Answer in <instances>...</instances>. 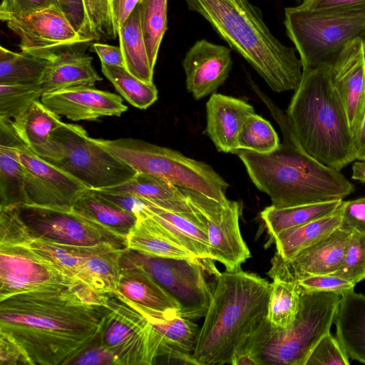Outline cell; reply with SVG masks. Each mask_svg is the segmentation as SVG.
Segmentation results:
<instances>
[{"label":"cell","instance_id":"5","mask_svg":"<svg viewBox=\"0 0 365 365\" xmlns=\"http://www.w3.org/2000/svg\"><path fill=\"white\" fill-rule=\"evenodd\" d=\"M330 68L303 70L285 113L304 150L321 163L341 171L356 160V149L344 104L331 83Z\"/></svg>","mask_w":365,"mask_h":365},{"label":"cell","instance_id":"52","mask_svg":"<svg viewBox=\"0 0 365 365\" xmlns=\"http://www.w3.org/2000/svg\"><path fill=\"white\" fill-rule=\"evenodd\" d=\"M101 196L120 207L137 215L145 207V200L130 194L108 190H95Z\"/></svg>","mask_w":365,"mask_h":365},{"label":"cell","instance_id":"49","mask_svg":"<svg viewBox=\"0 0 365 365\" xmlns=\"http://www.w3.org/2000/svg\"><path fill=\"white\" fill-rule=\"evenodd\" d=\"M53 5H58V1L1 0L0 4V19L6 22L12 18L27 16Z\"/></svg>","mask_w":365,"mask_h":365},{"label":"cell","instance_id":"30","mask_svg":"<svg viewBox=\"0 0 365 365\" xmlns=\"http://www.w3.org/2000/svg\"><path fill=\"white\" fill-rule=\"evenodd\" d=\"M341 222L336 210L332 215L285 230L272 240L276 247L275 255L284 260L290 259L339 228Z\"/></svg>","mask_w":365,"mask_h":365},{"label":"cell","instance_id":"44","mask_svg":"<svg viewBox=\"0 0 365 365\" xmlns=\"http://www.w3.org/2000/svg\"><path fill=\"white\" fill-rule=\"evenodd\" d=\"M349 357L330 331L325 334L310 353L305 365H349Z\"/></svg>","mask_w":365,"mask_h":365},{"label":"cell","instance_id":"24","mask_svg":"<svg viewBox=\"0 0 365 365\" xmlns=\"http://www.w3.org/2000/svg\"><path fill=\"white\" fill-rule=\"evenodd\" d=\"M11 119L0 117V208L28 204L26 174L13 140Z\"/></svg>","mask_w":365,"mask_h":365},{"label":"cell","instance_id":"48","mask_svg":"<svg viewBox=\"0 0 365 365\" xmlns=\"http://www.w3.org/2000/svg\"><path fill=\"white\" fill-rule=\"evenodd\" d=\"M337 212L341 216L340 227L365 234V197L342 200Z\"/></svg>","mask_w":365,"mask_h":365},{"label":"cell","instance_id":"3","mask_svg":"<svg viewBox=\"0 0 365 365\" xmlns=\"http://www.w3.org/2000/svg\"><path fill=\"white\" fill-rule=\"evenodd\" d=\"M192 355L196 364H230L267 319L271 283L241 268L215 277Z\"/></svg>","mask_w":365,"mask_h":365},{"label":"cell","instance_id":"18","mask_svg":"<svg viewBox=\"0 0 365 365\" xmlns=\"http://www.w3.org/2000/svg\"><path fill=\"white\" fill-rule=\"evenodd\" d=\"M330 77L346 110L354 138L365 113V50L356 38L342 48L330 68Z\"/></svg>","mask_w":365,"mask_h":365},{"label":"cell","instance_id":"4","mask_svg":"<svg viewBox=\"0 0 365 365\" xmlns=\"http://www.w3.org/2000/svg\"><path fill=\"white\" fill-rule=\"evenodd\" d=\"M274 92L295 91L303 73L296 49L277 38L249 0H185Z\"/></svg>","mask_w":365,"mask_h":365},{"label":"cell","instance_id":"45","mask_svg":"<svg viewBox=\"0 0 365 365\" xmlns=\"http://www.w3.org/2000/svg\"><path fill=\"white\" fill-rule=\"evenodd\" d=\"M31 240L16 208H0V245H27Z\"/></svg>","mask_w":365,"mask_h":365},{"label":"cell","instance_id":"31","mask_svg":"<svg viewBox=\"0 0 365 365\" xmlns=\"http://www.w3.org/2000/svg\"><path fill=\"white\" fill-rule=\"evenodd\" d=\"M125 68L133 76L147 83H153L151 68L140 24L138 4L118 31Z\"/></svg>","mask_w":365,"mask_h":365},{"label":"cell","instance_id":"40","mask_svg":"<svg viewBox=\"0 0 365 365\" xmlns=\"http://www.w3.org/2000/svg\"><path fill=\"white\" fill-rule=\"evenodd\" d=\"M279 138L271 123L254 113L242 125L237 138L238 150L267 154L279 145Z\"/></svg>","mask_w":365,"mask_h":365},{"label":"cell","instance_id":"8","mask_svg":"<svg viewBox=\"0 0 365 365\" xmlns=\"http://www.w3.org/2000/svg\"><path fill=\"white\" fill-rule=\"evenodd\" d=\"M31 150L91 190L120 185L137 174L77 124L63 123L46 144Z\"/></svg>","mask_w":365,"mask_h":365},{"label":"cell","instance_id":"56","mask_svg":"<svg viewBox=\"0 0 365 365\" xmlns=\"http://www.w3.org/2000/svg\"><path fill=\"white\" fill-rule=\"evenodd\" d=\"M232 365H259L255 354L249 349H242L237 351L232 356Z\"/></svg>","mask_w":365,"mask_h":365},{"label":"cell","instance_id":"38","mask_svg":"<svg viewBox=\"0 0 365 365\" xmlns=\"http://www.w3.org/2000/svg\"><path fill=\"white\" fill-rule=\"evenodd\" d=\"M25 245L41 254L66 274L78 279L79 268L85 257L102 245L76 246L32 237L30 242Z\"/></svg>","mask_w":365,"mask_h":365},{"label":"cell","instance_id":"33","mask_svg":"<svg viewBox=\"0 0 365 365\" xmlns=\"http://www.w3.org/2000/svg\"><path fill=\"white\" fill-rule=\"evenodd\" d=\"M59 116L38 100L11 120V123L19 138L34 149L46 144L51 133L63 124Z\"/></svg>","mask_w":365,"mask_h":365},{"label":"cell","instance_id":"22","mask_svg":"<svg viewBox=\"0 0 365 365\" xmlns=\"http://www.w3.org/2000/svg\"><path fill=\"white\" fill-rule=\"evenodd\" d=\"M205 133L219 152L237 153V138L247 118L255 113L244 100L213 93L206 103Z\"/></svg>","mask_w":365,"mask_h":365},{"label":"cell","instance_id":"28","mask_svg":"<svg viewBox=\"0 0 365 365\" xmlns=\"http://www.w3.org/2000/svg\"><path fill=\"white\" fill-rule=\"evenodd\" d=\"M125 250L109 244L99 246L85 257L79 268L78 279L99 293L114 294L118 289L121 257Z\"/></svg>","mask_w":365,"mask_h":365},{"label":"cell","instance_id":"15","mask_svg":"<svg viewBox=\"0 0 365 365\" xmlns=\"http://www.w3.org/2000/svg\"><path fill=\"white\" fill-rule=\"evenodd\" d=\"M5 23L19 37L22 52L49 61L65 50L92 41L75 30L58 5Z\"/></svg>","mask_w":365,"mask_h":365},{"label":"cell","instance_id":"26","mask_svg":"<svg viewBox=\"0 0 365 365\" xmlns=\"http://www.w3.org/2000/svg\"><path fill=\"white\" fill-rule=\"evenodd\" d=\"M334 324L336 337L349 359L365 364V294H342Z\"/></svg>","mask_w":365,"mask_h":365},{"label":"cell","instance_id":"12","mask_svg":"<svg viewBox=\"0 0 365 365\" xmlns=\"http://www.w3.org/2000/svg\"><path fill=\"white\" fill-rule=\"evenodd\" d=\"M32 237L76 245L110 244L126 249V237L72 210L34 205L16 207Z\"/></svg>","mask_w":365,"mask_h":365},{"label":"cell","instance_id":"25","mask_svg":"<svg viewBox=\"0 0 365 365\" xmlns=\"http://www.w3.org/2000/svg\"><path fill=\"white\" fill-rule=\"evenodd\" d=\"M126 237L127 249L155 257L196 260L192 253L180 245L155 218L142 210Z\"/></svg>","mask_w":365,"mask_h":365},{"label":"cell","instance_id":"27","mask_svg":"<svg viewBox=\"0 0 365 365\" xmlns=\"http://www.w3.org/2000/svg\"><path fill=\"white\" fill-rule=\"evenodd\" d=\"M160 337V356L179 363L196 364L192 355L200 329L192 319L180 315L170 318L145 317Z\"/></svg>","mask_w":365,"mask_h":365},{"label":"cell","instance_id":"51","mask_svg":"<svg viewBox=\"0 0 365 365\" xmlns=\"http://www.w3.org/2000/svg\"><path fill=\"white\" fill-rule=\"evenodd\" d=\"M0 364L32 365L24 350L3 333H0Z\"/></svg>","mask_w":365,"mask_h":365},{"label":"cell","instance_id":"32","mask_svg":"<svg viewBox=\"0 0 365 365\" xmlns=\"http://www.w3.org/2000/svg\"><path fill=\"white\" fill-rule=\"evenodd\" d=\"M343 200L279 207L270 205L260 213L270 240L279 232L335 213Z\"/></svg>","mask_w":365,"mask_h":365},{"label":"cell","instance_id":"1","mask_svg":"<svg viewBox=\"0 0 365 365\" xmlns=\"http://www.w3.org/2000/svg\"><path fill=\"white\" fill-rule=\"evenodd\" d=\"M109 295L82 282L16 294L0 300V333L32 365H66L98 337Z\"/></svg>","mask_w":365,"mask_h":365},{"label":"cell","instance_id":"7","mask_svg":"<svg viewBox=\"0 0 365 365\" xmlns=\"http://www.w3.org/2000/svg\"><path fill=\"white\" fill-rule=\"evenodd\" d=\"M286 34L303 70L331 66L349 41L365 38V3L321 10L284 9Z\"/></svg>","mask_w":365,"mask_h":365},{"label":"cell","instance_id":"34","mask_svg":"<svg viewBox=\"0 0 365 365\" xmlns=\"http://www.w3.org/2000/svg\"><path fill=\"white\" fill-rule=\"evenodd\" d=\"M73 209L125 237L138 220L134 214L121 209L91 189L78 199Z\"/></svg>","mask_w":365,"mask_h":365},{"label":"cell","instance_id":"29","mask_svg":"<svg viewBox=\"0 0 365 365\" xmlns=\"http://www.w3.org/2000/svg\"><path fill=\"white\" fill-rule=\"evenodd\" d=\"M142 211L158 221L180 245L197 258L210 259L208 237L202 224L186 215L161 208L147 200Z\"/></svg>","mask_w":365,"mask_h":365},{"label":"cell","instance_id":"36","mask_svg":"<svg viewBox=\"0 0 365 365\" xmlns=\"http://www.w3.org/2000/svg\"><path fill=\"white\" fill-rule=\"evenodd\" d=\"M101 71L117 91L133 106L146 109L158 99V89L131 74L125 68L101 63Z\"/></svg>","mask_w":365,"mask_h":365},{"label":"cell","instance_id":"2","mask_svg":"<svg viewBox=\"0 0 365 365\" xmlns=\"http://www.w3.org/2000/svg\"><path fill=\"white\" fill-rule=\"evenodd\" d=\"M253 89L269 109L283 135L272 153L239 150L237 154L261 192L279 207L343 200L355 190L340 170L327 166L308 154L291 129L286 113L255 85Z\"/></svg>","mask_w":365,"mask_h":365},{"label":"cell","instance_id":"37","mask_svg":"<svg viewBox=\"0 0 365 365\" xmlns=\"http://www.w3.org/2000/svg\"><path fill=\"white\" fill-rule=\"evenodd\" d=\"M138 6L148 58L154 70L160 46L168 29V0H140Z\"/></svg>","mask_w":365,"mask_h":365},{"label":"cell","instance_id":"10","mask_svg":"<svg viewBox=\"0 0 365 365\" xmlns=\"http://www.w3.org/2000/svg\"><path fill=\"white\" fill-rule=\"evenodd\" d=\"M125 253L178 302L181 317L194 319L205 316L214 288L208 284L205 273H220L212 262L214 260L155 257L128 249Z\"/></svg>","mask_w":365,"mask_h":365},{"label":"cell","instance_id":"11","mask_svg":"<svg viewBox=\"0 0 365 365\" xmlns=\"http://www.w3.org/2000/svg\"><path fill=\"white\" fill-rule=\"evenodd\" d=\"M95 341L112 353L117 365H151L160 356L158 332L143 315L113 294Z\"/></svg>","mask_w":365,"mask_h":365},{"label":"cell","instance_id":"19","mask_svg":"<svg viewBox=\"0 0 365 365\" xmlns=\"http://www.w3.org/2000/svg\"><path fill=\"white\" fill-rule=\"evenodd\" d=\"M231 49L200 39L189 48L182 60L186 88L195 100L217 90L232 69Z\"/></svg>","mask_w":365,"mask_h":365},{"label":"cell","instance_id":"41","mask_svg":"<svg viewBox=\"0 0 365 365\" xmlns=\"http://www.w3.org/2000/svg\"><path fill=\"white\" fill-rule=\"evenodd\" d=\"M42 95L38 83H0V117L14 119Z\"/></svg>","mask_w":365,"mask_h":365},{"label":"cell","instance_id":"9","mask_svg":"<svg viewBox=\"0 0 365 365\" xmlns=\"http://www.w3.org/2000/svg\"><path fill=\"white\" fill-rule=\"evenodd\" d=\"M137 173L153 175L173 185L226 202L229 184L208 164L140 139H96Z\"/></svg>","mask_w":365,"mask_h":365},{"label":"cell","instance_id":"58","mask_svg":"<svg viewBox=\"0 0 365 365\" xmlns=\"http://www.w3.org/2000/svg\"><path fill=\"white\" fill-rule=\"evenodd\" d=\"M351 170V179L365 183V160L354 162Z\"/></svg>","mask_w":365,"mask_h":365},{"label":"cell","instance_id":"42","mask_svg":"<svg viewBox=\"0 0 365 365\" xmlns=\"http://www.w3.org/2000/svg\"><path fill=\"white\" fill-rule=\"evenodd\" d=\"M334 274L356 284L365 279V234L351 232L343 262Z\"/></svg>","mask_w":365,"mask_h":365},{"label":"cell","instance_id":"59","mask_svg":"<svg viewBox=\"0 0 365 365\" xmlns=\"http://www.w3.org/2000/svg\"><path fill=\"white\" fill-rule=\"evenodd\" d=\"M364 50H365V38L364 39Z\"/></svg>","mask_w":365,"mask_h":365},{"label":"cell","instance_id":"13","mask_svg":"<svg viewBox=\"0 0 365 365\" xmlns=\"http://www.w3.org/2000/svg\"><path fill=\"white\" fill-rule=\"evenodd\" d=\"M180 187L206 228L210 258L222 263L227 270L241 268L251 256L240 230L241 203L230 200L219 202L197 191Z\"/></svg>","mask_w":365,"mask_h":365},{"label":"cell","instance_id":"55","mask_svg":"<svg viewBox=\"0 0 365 365\" xmlns=\"http://www.w3.org/2000/svg\"><path fill=\"white\" fill-rule=\"evenodd\" d=\"M365 3V0H302L299 7L309 10H321L350 6Z\"/></svg>","mask_w":365,"mask_h":365},{"label":"cell","instance_id":"47","mask_svg":"<svg viewBox=\"0 0 365 365\" xmlns=\"http://www.w3.org/2000/svg\"><path fill=\"white\" fill-rule=\"evenodd\" d=\"M58 5L66 19L81 36L96 40L88 17L84 0H57Z\"/></svg>","mask_w":365,"mask_h":365},{"label":"cell","instance_id":"39","mask_svg":"<svg viewBox=\"0 0 365 365\" xmlns=\"http://www.w3.org/2000/svg\"><path fill=\"white\" fill-rule=\"evenodd\" d=\"M299 304L300 292L296 283L273 279L267 311V320L272 327H289L296 318Z\"/></svg>","mask_w":365,"mask_h":365},{"label":"cell","instance_id":"43","mask_svg":"<svg viewBox=\"0 0 365 365\" xmlns=\"http://www.w3.org/2000/svg\"><path fill=\"white\" fill-rule=\"evenodd\" d=\"M84 3L96 40L115 39L118 33L110 0H84Z\"/></svg>","mask_w":365,"mask_h":365},{"label":"cell","instance_id":"16","mask_svg":"<svg viewBox=\"0 0 365 365\" xmlns=\"http://www.w3.org/2000/svg\"><path fill=\"white\" fill-rule=\"evenodd\" d=\"M80 281L25 245H0V300L53 286H74Z\"/></svg>","mask_w":365,"mask_h":365},{"label":"cell","instance_id":"21","mask_svg":"<svg viewBox=\"0 0 365 365\" xmlns=\"http://www.w3.org/2000/svg\"><path fill=\"white\" fill-rule=\"evenodd\" d=\"M125 250L121 257L120 275L115 294L168 317L181 316L178 302L141 265L132 261Z\"/></svg>","mask_w":365,"mask_h":365},{"label":"cell","instance_id":"14","mask_svg":"<svg viewBox=\"0 0 365 365\" xmlns=\"http://www.w3.org/2000/svg\"><path fill=\"white\" fill-rule=\"evenodd\" d=\"M13 144L25 170L28 205L72 210L78 199L90 190L37 155L19 138L16 131Z\"/></svg>","mask_w":365,"mask_h":365},{"label":"cell","instance_id":"60","mask_svg":"<svg viewBox=\"0 0 365 365\" xmlns=\"http://www.w3.org/2000/svg\"><path fill=\"white\" fill-rule=\"evenodd\" d=\"M297 1H300L301 0H297Z\"/></svg>","mask_w":365,"mask_h":365},{"label":"cell","instance_id":"53","mask_svg":"<svg viewBox=\"0 0 365 365\" xmlns=\"http://www.w3.org/2000/svg\"><path fill=\"white\" fill-rule=\"evenodd\" d=\"M92 51L99 57L101 63L125 68L123 53L120 46L103 43H94Z\"/></svg>","mask_w":365,"mask_h":365},{"label":"cell","instance_id":"23","mask_svg":"<svg viewBox=\"0 0 365 365\" xmlns=\"http://www.w3.org/2000/svg\"><path fill=\"white\" fill-rule=\"evenodd\" d=\"M78 46L65 50L50 60L38 83L43 94L72 86H94L102 80L93 66V58Z\"/></svg>","mask_w":365,"mask_h":365},{"label":"cell","instance_id":"35","mask_svg":"<svg viewBox=\"0 0 365 365\" xmlns=\"http://www.w3.org/2000/svg\"><path fill=\"white\" fill-rule=\"evenodd\" d=\"M50 61L0 47V83L36 84L42 79Z\"/></svg>","mask_w":365,"mask_h":365},{"label":"cell","instance_id":"50","mask_svg":"<svg viewBox=\"0 0 365 365\" xmlns=\"http://www.w3.org/2000/svg\"><path fill=\"white\" fill-rule=\"evenodd\" d=\"M68 364L74 365H117L115 356L95 341L75 356Z\"/></svg>","mask_w":365,"mask_h":365},{"label":"cell","instance_id":"57","mask_svg":"<svg viewBox=\"0 0 365 365\" xmlns=\"http://www.w3.org/2000/svg\"><path fill=\"white\" fill-rule=\"evenodd\" d=\"M354 144L356 160H365V113L360 128L355 135Z\"/></svg>","mask_w":365,"mask_h":365},{"label":"cell","instance_id":"54","mask_svg":"<svg viewBox=\"0 0 365 365\" xmlns=\"http://www.w3.org/2000/svg\"><path fill=\"white\" fill-rule=\"evenodd\" d=\"M140 1L110 0L113 19L117 33Z\"/></svg>","mask_w":365,"mask_h":365},{"label":"cell","instance_id":"46","mask_svg":"<svg viewBox=\"0 0 365 365\" xmlns=\"http://www.w3.org/2000/svg\"><path fill=\"white\" fill-rule=\"evenodd\" d=\"M299 292H324L342 295L354 291L356 284L334 274L314 275L296 282Z\"/></svg>","mask_w":365,"mask_h":365},{"label":"cell","instance_id":"17","mask_svg":"<svg viewBox=\"0 0 365 365\" xmlns=\"http://www.w3.org/2000/svg\"><path fill=\"white\" fill-rule=\"evenodd\" d=\"M351 232L339 227L290 259L274 255L267 274L294 283L310 276L334 274L343 262Z\"/></svg>","mask_w":365,"mask_h":365},{"label":"cell","instance_id":"20","mask_svg":"<svg viewBox=\"0 0 365 365\" xmlns=\"http://www.w3.org/2000/svg\"><path fill=\"white\" fill-rule=\"evenodd\" d=\"M41 101L55 113L73 121L120 116L128 110L120 96L93 86H72L44 93Z\"/></svg>","mask_w":365,"mask_h":365},{"label":"cell","instance_id":"6","mask_svg":"<svg viewBox=\"0 0 365 365\" xmlns=\"http://www.w3.org/2000/svg\"><path fill=\"white\" fill-rule=\"evenodd\" d=\"M341 298L333 292H300L299 309L289 327L274 328L267 319L242 349L252 351L259 365H305L317 343L330 331Z\"/></svg>","mask_w":365,"mask_h":365}]
</instances>
